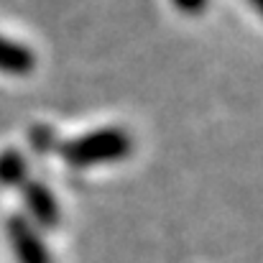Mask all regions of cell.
<instances>
[{
  "mask_svg": "<svg viewBox=\"0 0 263 263\" xmlns=\"http://www.w3.org/2000/svg\"><path fill=\"white\" fill-rule=\"evenodd\" d=\"M28 176V164L21 151L8 148L0 154V184L3 186H23Z\"/></svg>",
  "mask_w": 263,
  "mask_h": 263,
  "instance_id": "5b68a950",
  "label": "cell"
},
{
  "mask_svg": "<svg viewBox=\"0 0 263 263\" xmlns=\"http://www.w3.org/2000/svg\"><path fill=\"white\" fill-rule=\"evenodd\" d=\"M248 3H251V5H253V8H256V10L263 15V0H248Z\"/></svg>",
  "mask_w": 263,
  "mask_h": 263,
  "instance_id": "52a82bcc",
  "label": "cell"
},
{
  "mask_svg": "<svg viewBox=\"0 0 263 263\" xmlns=\"http://www.w3.org/2000/svg\"><path fill=\"white\" fill-rule=\"evenodd\" d=\"M181 13H189V15H197L207 8V0H172Z\"/></svg>",
  "mask_w": 263,
  "mask_h": 263,
  "instance_id": "8992f818",
  "label": "cell"
},
{
  "mask_svg": "<svg viewBox=\"0 0 263 263\" xmlns=\"http://www.w3.org/2000/svg\"><path fill=\"white\" fill-rule=\"evenodd\" d=\"M8 240L18 263H51L44 238L23 215H13L8 220Z\"/></svg>",
  "mask_w": 263,
  "mask_h": 263,
  "instance_id": "7a4b0ae2",
  "label": "cell"
},
{
  "mask_svg": "<svg viewBox=\"0 0 263 263\" xmlns=\"http://www.w3.org/2000/svg\"><path fill=\"white\" fill-rule=\"evenodd\" d=\"M23 202H26V210L31 215V220L39 225V228H57L59 225V202L57 197L49 192L46 184L41 181H26L23 184Z\"/></svg>",
  "mask_w": 263,
  "mask_h": 263,
  "instance_id": "3957f363",
  "label": "cell"
},
{
  "mask_svg": "<svg viewBox=\"0 0 263 263\" xmlns=\"http://www.w3.org/2000/svg\"><path fill=\"white\" fill-rule=\"evenodd\" d=\"M130 148H133V141L123 128H100L74 141H67L62 146V156L69 166L85 169L95 164L120 161L130 154Z\"/></svg>",
  "mask_w": 263,
  "mask_h": 263,
  "instance_id": "6da1fadb",
  "label": "cell"
},
{
  "mask_svg": "<svg viewBox=\"0 0 263 263\" xmlns=\"http://www.w3.org/2000/svg\"><path fill=\"white\" fill-rule=\"evenodd\" d=\"M33 64L36 59L23 44L0 36V72L3 74H28Z\"/></svg>",
  "mask_w": 263,
  "mask_h": 263,
  "instance_id": "277c9868",
  "label": "cell"
}]
</instances>
